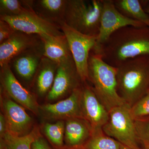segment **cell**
Masks as SVG:
<instances>
[{"instance_id": "1", "label": "cell", "mask_w": 149, "mask_h": 149, "mask_svg": "<svg viewBox=\"0 0 149 149\" xmlns=\"http://www.w3.org/2000/svg\"><path fill=\"white\" fill-rule=\"evenodd\" d=\"M114 67L123 62L142 56H149V27H122L92 50Z\"/></svg>"}, {"instance_id": "2", "label": "cell", "mask_w": 149, "mask_h": 149, "mask_svg": "<svg viewBox=\"0 0 149 149\" xmlns=\"http://www.w3.org/2000/svg\"><path fill=\"white\" fill-rule=\"evenodd\" d=\"M117 68V89L130 107L149 92V56L129 59Z\"/></svg>"}, {"instance_id": "3", "label": "cell", "mask_w": 149, "mask_h": 149, "mask_svg": "<svg viewBox=\"0 0 149 149\" xmlns=\"http://www.w3.org/2000/svg\"><path fill=\"white\" fill-rule=\"evenodd\" d=\"M117 68L109 65L91 51L88 60V82L109 112L126 104L118 93Z\"/></svg>"}, {"instance_id": "4", "label": "cell", "mask_w": 149, "mask_h": 149, "mask_svg": "<svg viewBox=\"0 0 149 149\" xmlns=\"http://www.w3.org/2000/svg\"><path fill=\"white\" fill-rule=\"evenodd\" d=\"M102 6V0H67L63 21L80 33L97 36Z\"/></svg>"}, {"instance_id": "5", "label": "cell", "mask_w": 149, "mask_h": 149, "mask_svg": "<svg viewBox=\"0 0 149 149\" xmlns=\"http://www.w3.org/2000/svg\"><path fill=\"white\" fill-rule=\"evenodd\" d=\"M108 136L130 149H142L137 136L135 120L127 104L116 107L109 111V118L102 128Z\"/></svg>"}, {"instance_id": "6", "label": "cell", "mask_w": 149, "mask_h": 149, "mask_svg": "<svg viewBox=\"0 0 149 149\" xmlns=\"http://www.w3.org/2000/svg\"><path fill=\"white\" fill-rule=\"evenodd\" d=\"M66 37L78 74L83 83L88 80V60L97 36L84 35L61 21L58 24Z\"/></svg>"}, {"instance_id": "7", "label": "cell", "mask_w": 149, "mask_h": 149, "mask_svg": "<svg viewBox=\"0 0 149 149\" xmlns=\"http://www.w3.org/2000/svg\"><path fill=\"white\" fill-rule=\"evenodd\" d=\"M82 93L83 85L66 98L40 105L39 116L48 121H65L76 118H84L81 105Z\"/></svg>"}, {"instance_id": "8", "label": "cell", "mask_w": 149, "mask_h": 149, "mask_svg": "<svg viewBox=\"0 0 149 149\" xmlns=\"http://www.w3.org/2000/svg\"><path fill=\"white\" fill-rule=\"evenodd\" d=\"M15 31L36 35L41 38L64 35L58 24L48 21L38 15L33 9L18 16H0Z\"/></svg>"}, {"instance_id": "9", "label": "cell", "mask_w": 149, "mask_h": 149, "mask_svg": "<svg viewBox=\"0 0 149 149\" xmlns=\"http://www.w3.org/2000/svg\"><path fill=\"white\" fill-rule=\"evenodd\" d=\"M83 84L74 60L58 64L53 85L46 97L47 103L66 98Z\"/></svg>"}, {"instance_id": "10", "label": "cell", "mask_w": 149, "mask_h": 149, "mask_svg": "<svg viewBox=\"0 0 149 149\" xmlns=\"http://www.w3.org/2000/svg\"><path fill=\"white\" fill-rule=\"evenodd\" d=\"M0 96L1 112L5 118L7 132L17 136L29 134L35 125L25 108L11 99L1 89Z\"/></svg>"}, {"instance_id": "11", "label": "cell", "mask_w": 149, "mask_h": 149, "mask_svg": "<svg viewBox=\"0 0 149 149\" xmlns=\"http://www.w3.org/2000/svg\"><path fill=\"white\" fill-rule=\"evenodd\" d=\"M1 89L15 102L39 116L40 104L37 96L24 88L19 81L11 69L9 65L1 67Z\"/></svg>"}, {"instance_id": "12", "label": "cell", "mask_w": 149, "mask_h": 149, "mask_svg": "<svg viewBox=\"0 0 149 149\" xmlns=\"http://www.w3.org/2000/svg\"><path fill=\"white\" fill-rule=\"evenodd\" d=\"M102 3L100 31L95 47L101 45L112 34L122 27L147 26L142 22L123 15L115 6L113 0H102Z\"/></svg>"}, {"instance_id": "13", "label": "cell", "mask_w": 149, "mask_h": 149, "mask_svg": "<svg viewBox=\"0 0 149 149\" xmlns=\"http://www.w3.org/2000/svg\"><path fill=\"white\" fill-rule=\"evenodd\" d=\"M40 36L15 31L10 37L0 44V66L8 64L22 53L42 46Z\"/></svg>"}, {"instance_id": "14", "label": "cell", "mask_w": 149, "mask_h": 149, "mask_svg": "<svg viewBox=\"0 0 149 149\" xmlns=\"http://www.w3.org/2000/svg\"><path fill=\"white\" fill-rule=\"evenodd\" d=\"M81 105L84 118L94 130L102 129L109 118V112L100 101L88 81L83 83Z\"/></svg>"}, {"instance_id": "15", "label": "cell", "mask_w": 149, "mask_h": 149, "mask_svg": "<svg viewBox=\"0 0 149 149\" xmlns=\"http://www.w3.org/2000/svg\"><path fill=\"white\" fill-rule=\"evenodd\" d=\"M43 57V45L17 56L9 65L22 80L32 84Z\"/></svg>"}, {"instance_id": "16", "label": "cell", "mask_w": 149, "mask_h": 149, "mask_svg": "<svg viewBox=\"0 0 149 149\" xmlns=\"http://www.w3.org/2000/svg\"><path fill=\"white\" fill-rule=\"evenodd\" d=\"M65 121L64 149H81L93 135V127L82 118Z\"/></svg>"}, {"instance_id": "17", "label": "cell", "mask_w": 149, "mask_h": 149, "mask_svg": "<svg viewBox=\"0 0 149 149\" xmlns=\"http://www.w3.org/2000/svg\"><path fill=\"white\" fill-rule=\"evenodd\" d=\"M43 55L58 64L73 59L69 44L64 35L42 37Z\"/></svg>"}, {"instance_id": "18", "label": "cell", "mask_w": 149, "mask_h": 149, "mask_svg": "<svg viewBox=\"0 0 149 149\" xmlns=\"http://www.w3.org/2000/svg\"><path fill=\"white\" fill-rule=\"evenodd\" d=\"M58 64L44 56L32 84L36 96L47 97L53 85Z\"/></svg>"}, {"instance_id": "19", "label": "cell", "mask_w": 149, "mask_h": 149, "mask_svg": "<svg viewBox=\"0 0 149 149\" xmlns=\"http://www.w3.org/2000/svg\"><path fill=\"white\" fill-rule=\"evenodd\" d=\"M67 0L33 1V10L42 18L58 24L63 21Z\"/></svg>"}, {"instance_id": "20", "label": "cell", "mask_w": 149, "mask_h": 149, "mask_svg": "<svg viewBox=\"0 0 149 149\" xmlns=\"http://www.w3.org/2000/svg\"><path fill=\"white\" fill-rule=\"evenodd\" d=\"M115 6L123 15L140 22L149 27V15L139 0H113Z\"/></svg>"}, {"instance_id": "21", "label": "cell", "mask_w": 149, "mask_h": 149, "mask_svg": "<svg viewBox=\"0 0 149 149\" xmlns=\"http://www.w3.org/2000/svg\"><path fill=\"white\" fill-rule=\"evenodd\" d=\"M40 133V128L36 125L25 136H14L7 132L1 138V149H32V143Z\"/></svg>"}, {"instance_id": "22", "label": "cell", "mask_w": 149, "mask_h": 149, "mask_svg": "<svg viewBox=\"0 0 149 149\" xmlns=\"http://www.w3.org/2000/svg\"><path fill=\"white\" fill-rule=\"evenodd\" d=\"M65 121L57 120L54 123L44 122L40 130L55 149H64Z\"/></svg>"}, {"instance_id": "23", "label": "cell", "mask_w": 149, "mask_h": 149, "mask_svg": "<svg viewBox=\"0 0 149 149\" xmlns=\"http://www.w3.org/2000/svg\"><path fill=\"white\" fill-rule=\"evenodd\" d=\"M120 143L108 136L102 129L94 130L93 135L80 149H120Z\"/></svg>"}, {"instance_id": "24", "label": "cell", "mask_w": 149, "mask_h": 149, "mask_svg": "<svg viewBox=\"0 0 149 149\" xmlns=\"http://www.w3.org/2000/svg\"><path fill=\"white\" fill-rule=\"evenodd\" d=\"M33 1L1 0L0 16H18L32 9Z\"/></svg>"}, {"instance_id": "25", "label": "cell", "mask_w": 149, "mask_h": 149, "mask_svg": "<svg viewBox=\"0 0 149 149\" xmlns=\"http://www.w3.org/2000/svg\"><path fill=\"white\" fill-rule=\"evenodd\" d=\"M134 120L149 117V93L130 107Z\"/></svg>"}, {"instance_id": "26", "label": "cell", "mask_w": 149, "mask_h": 149, "mask_svg": "<svg viewBox=\"0 0 149 149\" xmlns=\"http://www.w3.org/2000/svg\"><path fill=\"white\" fill-rule=\"evenodd\" d=\"M135 125L140 141L149 142V117L135 120Z\"/></svg>"}, {"instance_id": "27", "label": "cell", "mask_w": 149, "mask_h": 149, "mask_svg": "<svg viewBox=\"0 0 149 149\" xmlns=\"http://www.w3.org/2000/svg\"><path fill=\"white\" fill-rule=\"evenodd\" d=\"M15 31L8 22L0 19V44L8 40Z\"/></svg>"}, {"instance_id": "28", "label": "cell", "mask_w": 149, "mask_h": 149, "mask_svg": "<svg viewBox=\"0 0 149 149\" xmlns=\"http://www.w3.org/2000/svg\"><path fill=\"white\" fill-rule=\"evenodd\" d=\"M32 149H55L41 133L32 143Z\"/></svg>"}, {"instance_id": "29", "label": "cell", "mask_w": 149, "mask_h": 149, "mask_svg": "<svg viewBox=\"0 0 149 149\" xmlns=\"http://www.w3.org/2000/svg\"><path fill=\"white\" fill-rule=\"evenodd\" d=\"M7 132L5 118L2 113H0V138H2Z\"/></svg>"}, {"instance_id": "30", "label": "cell", "mask_w": 149, "mask_h": 149, "mask_svg": "<svg viewBox=\"0 0 149 149\" xmlns=\"http://www.w3.org/2000/svg\"><path fill=\"white\" fill-rule=\"evenodd\" d=\"M140 2L144 10L149 15V0H141Z\"/></svg>"}, {"instance_id": "31", "label": "cell", "mask_w": 149, "mask_h": 149, "mask_svg": "<svg viewBox=\"0 0 149 149\" xmlns=\"http://www.w3.org/2000/svg\"><path fill=\"white\" fill-rule=\"evenodd\" d=\"M142 149H149V142L148 141H141Z\"/></svg>"}, {"instance_id": "32", "label": "cell", "mask_w": 149, "mask_h": 149, "mask_svg": "<svg viewBox=\"0 0 149 149\" xmlns=\"http://www.w3.org/2000/svg\"><path fill=\"white\" fill-rule=\"evenodd\" d=\"M120 149H130L128 147L125 146L124 145H123L122 144H120Z\"/></svg>"}, {"instance_id": "33", "label": "cell", "mask_w": 149, "mask_h": 149, "mask_svg": "<svg viewBox=\"0 0 149 149\" xmlns=\"http://www.w3.org/2000/svg\"></svg>"}]
</instances>
